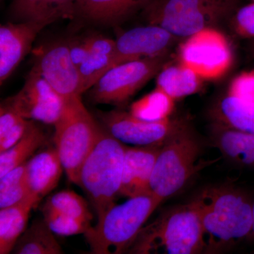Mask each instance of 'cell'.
Here are the masks:
<instances>
[{"label": "cell", "instance_id": "cell-19", "mask_svg": "<svg viewBox=\"0 0 254 254\" xmlns=\"http://www.w3.org/2000/svg\"><path fill=\"white\" fill-rule=\"evenodd\" d=\"M75 0H13L10 13L17 22L40 21L48 24L73 16Z\"/></svg>", "mask_w": 254, "mask_h": 254}, {"label": "cell", "instance_id": "cell-14", "mask_svg": "<svg viewBox=\"0 0 254 254\" xmlns=\"http://www.w3.org/2000/svg\"><path fill=\"white\" fill-rule=\"evenodd\" d=\"M40 21L8 22L0 27V83L12 74L31 50L40 32L48 26Z\"/></svg>", "mask_w": 254, "mask_h": 254}, {"label": "cell", "instance_id": "cell-31", "mask_svg": "<svg viewBox=\"0 0 254 254\" xmlns=\"http://www.w3.org/2000/svg\"><path fill=\"white\" fill-rule=\"evenodd\" d=\"M227 94L240 99L254 102V70L241 73L234 78Z\"/></svg>", "mask_w": 254, "mask_h": 254}, {"label": "cell", "instance_id": "cell-17", "mask_svg": "<svg viewBox=\"0 0 254 254\" xmlns=\"http://www.w3.org/2000/svg\"><path fill=\"white\" fill-rule=\"evenodd\" d=\"M150 0H75L73 16L89 22L112 26L122 22Z\"/></svg>", "mask_w": 254, "mask_h": 254}, {"label": "cell", "instance_id": "cell-33", "mask_svg": "<svg viewBox=\"0 0 254 254\" xmlns=\"http://www.w3.org/2000/svg\"><path fill=\"white\" fill-rule=\"evenodd\" d=\"M93 35L74 37L67 40L70 55L77 68L84 63L91 52Z\"/></svg>", "mask_w": 254, "mask_h": 254}, {"label": "cell", "instance_id": "cell-12", "mask_svg": "<svg viewBox=\"0 0 254 254\" xmlns=\"http://www.w3.org/2000/svg\"><path fill=\"white\" fill-rule=\"evenodd\" d=\"M5 100L23 118L53 125L64 104V100L33 68L26 76L22 88Z\"/></svg>", "mask_w": 254, "mask_h": 254}, {"label": "cell", "instance_id": "cell-32", "mask_svg": "<svg viewBox=\"0 0 254 254\" xmlns=\"http://www.w3.org/2000/svg\"><path fill=\"white\" fill-rule=\"evenodd\" d=\"M234 24L239 36L254 38V1L237 10Z\"/></svg>", "mask_w": 254, "mask_h": 254}, {"label": "cell", "instance_id": "cell-25", "mask_svg": "<svg viewBox=\"0 0 254 254\" xmlns=\"http://www.w3.org/2000/svg\"><path fill=\"white\" fill-rule=\"evenodd\" d=\"M54 232L44 219L32 222L19 237L12 252L16 254H62L64 253Z\"/></svg>", "mask_w": 254, "mask_h": 254}, {"label": "cell", "instance_id": "cell-3", "mask_svg": "<svg viewBox=\"0 0 254 254\" xmlns=\"http://www.w3.org/2000/svg\"><path fill=\"white\" fill-rule=\"evenodd\" d=\"M163 200L151 192L115 203L84 234L91 254H120L127 250Z\"/></svg>", "mask_w": 254, "mask_h": 254}, {"label": "cell", "instance_id": "cell-2", "mask_svg": "<svg viewBox=\"0 0 254 254\" xmlns=\"http://www.w3.org/2000/svg\"><path fill=\"white\" fill-rule=\"evenodd\" d=\"M203 227L191 203L170 207L143 226L127 253H204Z\"/></svg>", "mask_w": 254, "mask_h": 254}, {"label": "cell", "instance_id": "cell-4", "mask_svg": "<svg viewBox=\"0 0 254 254\" xmlns=\"http://www.w3.org/2000/svg\"><path fill=\"white\" fill-rule=\"evenodd\" d=\"M126 145L104 128L79 173L78 186L85 192L98 218L115 204L123 182Z\"/></svg>", "mask_w": 254, "mask_h": 254}, {"label": "cell", "instance_id": "cell-20", "mask_svg": "<svg viewBox=\"0 0 254 254\" xmlns=\"http://www.w3.org/2000/svg\"><path fill=\"white\" fill-rule=\"evenodd\" d=\"M203 81L191 68L178 62L175 64L167 63L163 66L158 73L156 87L176 101L198 93Z\"/></svg>", "mask_w": 254, "mask_h": 254}, {"label": "cell", "instance_id": "cell-26", "mask_svg": "<svg viewBox=\"0 0 254 254\" xmlns=\"http://www.w3.org/2000/svg\"><path fill=\"white\" fill-rule=\"evenodd\" d=\"M175 106V100L156 87L132 103L129 112L145 121L161 122L170 118Z\"/></svg>", "mask_w": 254, "mask_h": 254}, {"label": "cell", "instance_id": "cell-23", "mask_svg": "<svg viewBox=\"0 0 254 254\" xmlns=\"http://www.w3.org/2000/svg\"><path fill=\"white\" fill-rule=\"evenodd\" d=\"M46 132L36 121L30 120L22 138L9 149L0 153V177L26 163L47 142Z\"/></svg>", "mask_w": 254, "mask_h": 254}, {"label": "cell", "instance_id": "cell-18", "mask_svg": "<svg viewBox=\"0 0 254 254\" xmlns=\"http://www.w3.org/2000/svg\"><path fill=\"white\" fill-rule=\"evenodd\" d=\"M210 133L212 145L224 158L242 168H254V134L218 123Z\"/></svg>", "mask_w": 254, "mask_h": 254}, {"label": "cell", "instance_id": "cell-5", "mask_svg": "<svg viewBox=\"0 0 254 254\" xmlns=\"http://www.w3.org/2000/svg\"><path fill=\"white\" fill-rule=\"evenodd\" d=\"M76 95L64 100L54 124V143L68 180L78 185L82 165L94 148L102 128Z\"/></svg>", "mask_w": 254, "mask_h": 254}, {"label": "cell", "instance_id": "cell-9", "mask_svg": "<svg viewBox=\"0 0 254 254\" xmlns=\"http://www.w3.org/2000/svg\"><path fill=\"white\" fill-rule=\"evenodd\" d=\"M178 58L204 81H213L229 71L233 53L226 37L209 28L185 38L179 48Z\"/></svg>", "mask_w": 254, "mask_h": 254}, {"label": "cell", "instance_id": "cell-1", "mask_svg": "<svg viewBox=\"0 0 254 254\" xmlns=\"http://www.w3.org/2000/svg\"><path fill=\"white\" fill-rule=\"evenodd\" d=\"M190 203L203 227L204 253L223 252L250 236L253 200L244 190L230 186L207 187Z\"/></svg>", "mask_w": 254, "mask_h": 254}, {"label": "cell", "instance_id": "cell-10", "mask_svg": "<svg viewBox=\"0 0 254 254\" xmlns=\"http://www.w3.org/2000/svg\"><path fill=\"white\" fill-rule=\"evenodd\" d=\"M98 117L110 134L133 146L163 145L187 124L170 118L161 122L145 121L122 110L98 112Z\"/></svg>", "mask_w": 254, "mask_h": 254}, {"label": "cell", "instance_id": "cell-7", "mask_svg": "<svg viewBox=\"0 0 254 254\" xmlns=\"http://www.w3.org/2000/svg\"><path fill=\"white\" fill-rule=\"evenodd\" d=\"M200 141L188 125L180 128L162 145L150 182V190L162 200L182 190L200 168Z\"/></svg>", "mask_w": 254, "mask_h": 254}, {"label": "cell", "instance_id": "cell-27", "mask_svg": "<svg viewBox=\"0 0 254 254\" xmlns=\"http://www.w3.org/2000/svg\"><path fill=\"white\" fill-rule=\"evenodd\" d=\"M26 163L0 177V208H6L32 196L26 182Z\"/></svg>", "mask_w": 254, "mask_h": 254}, {"label": "cell", "instance_id": "cell-16", "mask_svg": "<svg viewBox=\"0 0 254 254\" xmlns=\"http://www.w3.org/2000/svg\"><path fill=\"white\" fill-rule=\"evenodd\" d=\"M64 168L55 148L42 150L26 162V182L30 193L38 202L59 183Z\"/></svg>", "mask_w": 254, "mask_h": 254}, {"label": "cell", "instance_id": "cell-8", "mask_svg": "<svg viewBox=\"0 0 254 254\" xmlns=\"http://www.w3.org/2000/svg\"><path fill=\"white\" fill-rule=\"evenodd\" d=\"M168 54L121 64L108 70L92 87L90 97L98 104L122 106L168 63Z\"/></svg>", "mask_w": 254, "mask_h": 254}, {"label": "cell", "instance_id": "cell-34", "mask_svg": "<svg viewBox=\"0 0 254 254\" xmlns=\"http://www.w3.org/2000/svg\"><path fill=\"white\" fill-rule=\"evenodd\" d=\"M248 238L254 240V199L253 200V225H252V232H251V234Z\"/></svg>", "mask_w": 254, "mask_h": 254}, {"label": "cell", "instance_id": "cell-28", "mask_svg": "<svg viewBox=\"0 0 254 254\" xmlns=\"http://www.w3.org/2000/svg\"><path fill=\"white\" fill-rule=\"evenodd\" d=\"M30 120L23 118L6 100L0 106V153L9 149L23 136Z\"/></svg>", "mask_w": 254, "mask_h": 254}, {"label": "cell", "instance_id": "cell-13", "mask_svg": "<svg viewBox=\"0 0 254 254\" xmlns=\"http://www.w3.org/2000/svg\"><path fill=\"white\" fill-rule=\"evenodd\" d=\"M177 40L176 37L158 25L128 30L115 41L116 48L110 69L128 62L168 54Z\"/></svg>", "mask_w": 254, "mask_h": 254}, {"label": "cell", "instance_id": "cell-21", "mask_svg": "<svg viewBox=\"0 0 254 254\" xmlns=\"http://www.w3.org/2000/svg\"><path fill=\"white\" fill-rule=\"evenodd\" d=\"M39 203L33 196L17 204L0 210V254H8L14 250L15 245L22 235L32 209Z\"/></svg>", "mask_w": 254, "mask_h": 254}, {"label": "cell", "instance_id": "cell-15", "mask_svg": "<svg viewBox=\"0 0 254 254\" xmlns=\"http://www.w3.org/2000/svg\"><path fill=\"white\" fill-rule=\"evenodd\" d=\"M163 145H126L120 195L128 198L150 192V178Z\"/></svg>", "mask_w": 254, "mask_h": 254}, {"label": "cell", "instance_id": "cell-11", "mask_svg": "<svg viewBox=\"0 0 254 254\" xmlns=\"http://www.w3.org/2000/svg\"><path fill=\"white\" fill-rule=\"evenodd\" d=\"M33 68L64 100L83 93L79 71L71 59L67 40L50 42L35 50Z\"/></svg>", "mask_w": 254, "mask_h": 254}, {"label": "cell", "instance_id": "cell-29", "mask_svg": "<svg viewBox=\"0 0 254 254\" xmlns=\"http://www.w3.org/2000/svg\"><path fill=\"white\" fill-rule=\"evenodd\" d=\"M64 215L91 223L93 214L84 198L71 190H63L48 197L43 205Z\"/></svg>", "mask_w": 254, "mask_h": 254}, {"label": "cell", "instance_id": "cell-35", "mask_svg": "<svg viewBox=\"0 0 254 254\" xmlns=\"http://www.w3.org/2000/svg\"><path fill=\"white\" fill-rule=\"evenodd\" d=\"M253 1H254V0H253Z\"/></svg>", "mask_w": 254, "mask_h": 254}, {"label": "cell", "instance_id": "cell-22", "mask_svg": "<svg viewBox=\"0 0 254 254\" xmlns=\"http://www.w3.org/2000/svg\"><path fill=\"white\" fill-rule=\"evenodd\" d=\"M115 48L116 41L107 37L93 34L89 56L78 67L83 93L94 86L110 69Z\"/></svg>", "mask_w": 254, "mask_h": 254}, {"label": "cell", "instance_id": "cell-30", "mask_svg": "<svg viewBox=\"0 0 254 254\" xmlns=\"http://www.w3.org/2000/svg\"><path fill=\"white\" fill-rule=\"evenodd\" d=\"M43 219L52 231L60 236L68 237L81 235L92 226L91 223L64 215L52 209L42 206Z\"/></svg>", "mask_w": 254, "mask_h": 254}, {"label": "cell", "instance_id": "cell-6", "mask_svg": "<svg viewBox=\"0 0 254 254\" xmlns=\"http://www.w3.org/2000/svg\"><path fill=\"white\" fill-rule=\"evenodd\" d=\"M238 0H150L145 6L150 24L161 26L178 38L213 28L237 7Z\"/></svg>", "mask_w": 254, "mask_h": 254}, {"label": "cell", "instance_id": "cell-24", "mask_svg": "<svg viewBox=\"0 0 254 254\" xmlns=\"http://www.w3.org/2000/svg\"><path fill=\"white\" fill-rule=\"evenodd\" d=\"M216 123L254 134V102L227 94L213 110Z\"/></svg>", "mask_w": 254, "mask_h": 254}]
</instances>
